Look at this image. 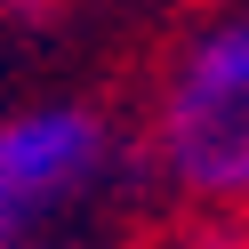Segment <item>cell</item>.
<instances>
[{
	"mask_svg": "<svg viewBox=\"0 0 249 249\" xmlns=\"http://www.w3.org/2000/svg\"><path fill=\"white\" fill-rule=\"evenodd\" d=\"M56 0H0V24H49Z\"/></svg>",
	"mask_w": 249,
	"mask_h": 249,
	"instance_id": "277c9868",
	"label": "cell"
},
{
	"mask_svg": "<svg viewBox=\"0 0 249 249\" xmlns=\"http://www.w3.org/2000/svg\"><path fill=\"white\" fill-rule=\"evenodd\" d=\"M153 185L145 137L89 97H49L0 113V249L97 233L105 209Z\"/></svg>",
	"mask_w": 249,
	"mask_h": 249,
	"instance_id": "7a4b0ae2",
	"label": "cell"
},
{
	"mask_svg": "<svg viewBox=\"0 0 249 249\" xmlns=\"http://www.w3.org/2000/svg\"><path fill=\"white\" fill-rule=\"evenodd\" d=\"M137 137L177 209L249 217V0L209 8L169 40Z\"/></svg>",
	"mask_w": 249,
	"mask_h": 249,
	"instance_id": "6da1fadb",
	"label": "cell"
},
{
	"mask_svg": "<svg viewBox=\"0 0 249 249\" xmlns=\"http://www.w3.org/2000/svg\"><path fill=\"white\" fill-rule=\"evenodd\" d=\"M24 249H105L97 233H49V241H24Z\"/></svg>",
	"mask_w": 249,
	"mask_h": 249,
	"instance_id": "5b68a950",
	"label": "cell"
},
{
	"mask_svg": "<svg viewBox=\"0 0 249 249\" xmlns=\"http://www.w3.org/2000/svg\"><path fill=\"white\" fill-rule=\"evenodd\" d=\"M169 249H249V217H193Z\"/></svg>",
	"mask_w": 249,
	"mask_h": 249,
	"instance_id": "3957f363",
	"label": "cell"
}]
</instances>
